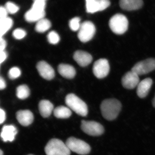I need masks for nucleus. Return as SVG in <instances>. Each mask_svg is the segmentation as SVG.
I'll return each mask as SVG.
<instances>
[{"label":"nucleus","instance_id":"22","mask_svg":"<svg viewBox=\"0 0 155 155\" xmlns=\"http://www.w3.org/2000/svg\"><path fill=\"white\" fill-rule=\"evenodd\" d=\"M54 114L58 119H65L70 117L72 115V112L69 107L61 106L57 107L54 110Z\"/></svg>","mask_w":155,"mask_h":155},{"label":"nucleus","instance_id":"33","mask_svg":"<svg viewBox=\"0 0 155 155\" xmlns=\"http://www.w3.org/2000/svg\"><path fill=\"white\" fill-rule=\"evenodd\" d=\"M6 119V114L5 111L0 108V124L5 122Z\"/></svg>","mask_w":155,"mask_h":155},{"label":"nucleus","instance_id":"16","mask_svg":"<svg viewBox=\"0 0 155 155\" xmlns=\"http://www.w3.org/2000/svg\"><path fill=\"white\" fill-rule=\"evenodd\" d=\"M16 117L18 122L22 126H28L34 121L32 112L29 110H21L17 112Z\"/></svg>","mask_w":155,"mask_h":155},{"label":"nucleus","instance_id":"32","mask_svg":"<svg viewBox=\"0 0 155 155\" xmlns=\"http://www.w3.org/2000/svg\"><path fill=\"white\" fill-rule=\"evenodd\" d=\"M7 45V41L4 38L0 37V51H5Z\"/></svg>","mask_w":155,"mask_h":155},{"label":"nucleus","instance_id":"24","mask_svg":"<svg viewBox=\"0 0 155 155\" xmlns=\"http://www.w3.org/2000/svg\"><path fill=\"white\" fill-rule=\"evenodd\" d=\"M30 89L25 84L19 85L16 89V95L19 99L24 100L27 98L30 95Z\"/></svg>","mask_w":155,"mask_h":155},{"label":"nucleus","instance_id":"11","mask_svg":"<svg viewBox=\"0 0 155 155\" xmlns=\"http://www.w3.org/2000/svg\"><path fill=\"white\" fill-rule=\"evenodd\" d=\"M110 5L108 0H87V12L94 14L96 12L105 10Z\"/></svg>","mask_w":155,"mask_h":155},{"label":"nucleus","instance_id":"17","mask_svg":"<svg viewBox=\"0 0 155 155\" xmlns=\"http://www.w3.org/2000/svg\"><path fill=\"white\" fill-rule=\"evenodd\" d=\"M17 133V128L14 125H5L2 129L1 137L3 141L12 142L15 139Z\"/></svg>","mask_w":155,"mask_h":155},{"label":"nucleus","instance_id":"25","mask_svg":"<svg viewBox=\"0 0 155 155\" xmlns=\"http://www.w3.org/2000/svg\"><path fill=\"white\" fill-rule=\"evenodd\" d=\"M21 73L22 72L20 68L17 67H13L9 69L8 75L10 79L15 80L21 76Z\"/></svg>","mask_w":155,"mask_h":155},{"label":"nucleus","instance_id":"19","mask_svg":"<svg viewBox=\"0 0 155 155\" xmlns=\"http://www.w3.org/2000/svg\"><path fill=\"white\" fill-rule=\"evenodd\" d=\"M39 110L41 115L44 118L49 117L54 111V105L48 100H42L39 103Z\"/></svg>","mask_w":155,"mask_h":155},{"label":"nucleus","instance_id":"4","mask_svg":"<svg viewBox=\"0 0 155 155\" xmlns=\"http://www.w3.org/2000/svg\"><path fill=\"white\" fill-rule=\"evenodd\" d=\"M45 150L47 155H70L71 153L67 144L58 139L49 140Z\"/></svg>","mask_w":155,"mask_h":155},{"label":"nucleus","instance_id":"23","mask_svg":"<svg viewBox=\"0 0 155 155\" xmlns=\"http://www.w3.org/2000/svg\"><path fill=\"white\" fill-rule=\"evenodd\" d=\"M51 26V24L48 19L43 18L37 22L35 29L37 32L43 33L49 29Z\"/></svg>","mask_w":155,"mask_h":155},{"label":"nucleus","instance_id":"34","mask_svg":"<svg viewBox=\"0 0 155 155\" xmlns=\"http://www.w3.org/2000/svg\"><path fill=\"white\" fill-rule=\"evenodd\" d=\"M7 87V83L4 78L0 76V90L5 89Z\"/></svg>","mask_w":155,"mask_h":155},{"label":"nucleus","instance_id":"28","mask_svg":"<svg viewBox=\"0 0 155 155\" xmlns=\"http://www.w3.org/2000/svg\"><path fill=\"white\" fill-rule=\"evenodd\" d=\"M81 25V24L80 23V19L79 17H74L69 21V27L73 31H75L79 30Z\"/></svg>","mask_w":155,"mask_h":155},{"label":"nucleus","instance_id":"21","mask_svg":"<svg viewBox=\"0 0 155 155\" xmlns=\"http://www.w3.org/2000/svg\"><path fill=\"white\" fill-rule=\"evenodd\" d=\"M14 25V20L8 17L0 19V37L4 36L11 30Z\"/></svg>","mask_w":155,"mask_h":155},{"label":"nucleus","instance_id":"35","mask_svg":"<svg viewBox=\"0 0 155 155\" xmlns=\"http://www.w3.org/2000/svg\"><path fill=\"white\" fill-rule=\"evenodd\" d=\"M153 105V106L155 108V95L153 99L152 102Z\"/></svg>","mask_w":155,"mask_h":155},{"label":"nucleus","instance_id":"20","mask_svg":"<svg viewBox=\"0 0 155 155\" xmlns=\"http://www.w3.org/2000/svg\"><path fill=\"white\" fill-rule=\"evenodd\" d=\"M58 71L63 77L72 79L75 77L76 72L72 66L67 64H61L58 66Z\"/></svg>","mask_w":155,"mask_h":155},{"label":"nucleus","instance_id":"31","mask_svg":"<svg viewBox=\"0 0 155 155\" xmlns=\"http://www.w3.org/2000/svg\"><path fill=\"white\" fill-rule=\"evenodd\" d=\"M8 14L5 6L0 5V19L8 17Z\"/></svg>","mask_w":155,"mask_h":155},{"label":"nucleus","instance_id":"7","mask_svg":"<svg viewBox=\"0 0 155 155\" xmlns=\"http://www.w3.org/2000/svg\"><path fill=\"white\" fill-rule=\"evenodd\" d=\"M96 32L95 26L91 21H85L81 23L78 37L81 41L87 42L94 36Z\"/></svg>","mask_w":155,"mask_h":155},{"label":"nucleus","instance_id":"9","mask_svg":"<svg viewBox=\"0 0 155 155\" xmlns=\"http://www.w3.org/2000/svg\"><path fill=\"white\" fill-rule=\"evenodd\" d=\"M155 70V59L149 58L137 63L131 71L138 75H144Z\"/></svg>","mask_w":155,"mask_h":155},{"label":"nucleus","instance_id":"2","mask_svg":"<svg viewBox=\"0 0 155 155\" xmlns=\"http://www.w3.org/2000/svg\"><path fill=\"white\" fill-rule=\"evenodd\" d=\"M45 7L46 1L45 0L34 1L31 8L24 15L25 20L28 22H34L43 19L45 16Z\"/></svg>","mask_w":155,"mask_h":155},{"label":"nucleus","instance_id":"10","mask_svg":"<svg viewBox=\"0 0 155 155\" xmlns=\"http://www.w3.org/2000/svg\"><path fill=\"white\" fill-rule=\"evenodd\" d=\"M110 70L109 62L105 59H100L96 61L93 68L94 74L98 78L106 77L109 74Z\"/></svg>","mask_w":155,"mask_h":155},{"label":"nucleus","instance_id":"26","mask_svg":"<svg viewBox=\"0 0 155 155\" xmlns=\"http://www.w3.org/2000/svg\"><path fill=\"white\" fill-rule=\"evenodd\" d=\"M5 7L8 14H17L19 10V6L14 2H11V1L7 2L5 5Z\"/></svg>","mask_w":155,"mask_h":155},{"label":"nucleus","instance_id":"14","mask_svg":"<svg viewBox=\"0 0 155 155\" xmlns=\"http://www.w3.org/2000/svg\"><path fill=\"white\" fill-rule=\"evenodd\" d=\"M152 79L150 78H145L139 82L137 86V94L140 98H143L147 96L152 85Z\"/></svg>","mask_w":155,"mask_h":155},{"label":"nucleus","instance_id":"3","mask_svg":"<svg viewBox=\"0 0 155 155\" xmlns=\"http://www.w3.org/2000/svg\"><path fill=\"white\" fill-rule=\"evenodd\" d=\"M65 102L71 110L81 116H86L88 114V108L84 102L76 95L70 94L67 95Z\"/></svg>","mask_w":155,"mask_h":155},{"label":"nucleus","instance_id":"37","mask_svg":"<svg viewBox=\"0 0 155 155\" xmlns=\"http://www.w3.org/2000/svg\"><path fill=\"white\" fill-rule=\"evenodd\" d=\"M1 65H0V69H1Z\"/></svg>","mask_w":155,"mask_h":155},{"label":"nucleus","instance_id":"8","mask_svg":"<svg viewBox=\"0 0 155 155\" xmlns=\"http://www.w3.org/2000/svg\"><path fill=\"white\" fill-rule=\"evenodd\" d=\"M81 127L84 133L92 136H99L102 135L104 131L103 125L94 121L82 120Z\"/></svg>","mask_w":155,"mask_h":155},{"label":"nucleus","instance_id":"6","mask_svg":"<svg viewBox=\"0 0 155 155\" xmlns=\"http://www.w3.org/2000/svg\"><path fill=\"white\" fill-rule=\"evenodd\" d=\"M66 144L70 151L78 154H88L90 152L91 147L83 140L74 137H70L67 140Z\"/></svg>","mask_w":155,"mask_h":155},{"label":"nucleus","instance_id":"30","mask_svg":"<svg viewBox=\"0 0 155 155\" xmlns=\"http://www.w3.org/2000/svg\"><path fill=\"white\" fill-rule=\"evenodd\" d=\"M8 58V53L5 51H0V65L5 63Z\"/></svg>","mask_w":155,"mask_h":155},{"label":"nucleus","instance_id":"13","mask_svg":"<svg viewBox=\"0 0 155 155\" xmlns=\"http://www.w3.org/2000/svg\"><path fill=\"white\" fill-rule=\"evenodd\" d=\"M37 69L41 76L44 79L50 80L54 77V70L45 61H41L38 63Z\"/></svg>","mask_w":155,"mask_h":155},{"label":"nucleus","instance_id":"12","mask_svg":"<svg viewBox=\"0 0 155 155\" xmlns=\"http://www.w3.org/2000/svg\"><path fill=\"white\" fill-rule=\"evenodd\" d=\"M140 82L139 75L132 71L127 72L122 79V86L127 89H133Z\"/></svg>","mask_w":155,"mask_h":155},{"label":"nucleus","instance_id":"15","mask_svg":"<svg viewBox=\"0 0 155 155\" xmlns=\"http://www.w3.org/2000/svg\"><path fill=\"white\" fill-rule=\"evenodd\" d=\"M74 60L81 67L88 66L92 61V57L90 54L82 51H75L73 55Z\"/></svg>","mask_w":155,"mask_h":155},{"label":"nucleus","instance_id":"1","mask_svg":"<svg viewBox=\"0 0 155 155\" xmlns=\"http://www.w3.org/2000/svg\"><path fill=\"white\" fill-rule=\"evenodd\" d=\"M122 109V104L116 99L104 100L101 105V112L104 118L108 121H113L118 117Z\"/></svg>","mask_w":155,"mask_h":155},{"label":"nucleus","instance_id":"18","mask_svg":"<svg viewBox=\"0 0 155 155\" xmlns=\"http://www.w3.org/2000/svg\"><path fill=\"white\" fill-rule=\"evenodd\" d=\"M143 5L142 0H121L119 2L120 8L127 11H134L142 8Z\"/></svg>","mask_w":155,"mask_h":155},{"label":"nucleus","instance_id":"38","mask_svg":"<svg viewBox=\"0 0 155 155\" xmlns=\"http://www.w3.org/2000/svg\"><path fill=\"white\" fill-rule=\"evenodd\" d=\"M32 155V154H29V155Z\"/></svg>","mask_w":155,"mask_h":155},{"label":"nucleus","instance_id":"5","mask_svg":"<svg viewBox=\"0 0 155 155\" xmlns=\"http://www.w3.org/2000/svg\"><path fill=\"white\" fill-rule=\"evenodd\" d=\"M109 24L111 30L116 34H123L128 29V19L123 14L114 15L110 19Z\"/></svg>","mask_w":155,"mask_h":155},{"label":"nucleus","instance_id":"27","mask_svg":"<svg viewBox=\"0 0 155 155\" xmlns=\"http://www.w3.org/2000/svg\"><path fill=\"white\" fill-rule=\"evenodd\" d=\"M27 33L26 31L21 28H17L14 29L12 32V36L14 39L20 40L26 36Z\"/></svg>","mask_w":155,"mask_h":155},{"label":"nucleus","instance_id":"29","mask_svg":"<svg viewBox=\"0 0 155 155\" xmlns=\"http://www.w3.org/2000/svg\"><path fill=\"white\" fill-rule=\"evenodd\" d=\"M47 38L49 42L52 45L57 44L60 40V37L59 35L54 31H51L48 33Z\"/></svg>","mask_w":155,"mask_h":155},{"label":"nucleus","instance_id":"36","mask_svg":"<svg viewBox=\"0 0 155 155\" xmlns=\"http://www.w3.org/2000/svg\"><path fill=\"white\" fill-rule=\"evenodd\" d=\"M0 155H3V151L1 150H0Z\"/></svg>","mask_w":155,"mask_h":155}]
</instances>
